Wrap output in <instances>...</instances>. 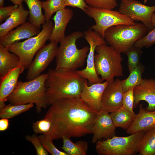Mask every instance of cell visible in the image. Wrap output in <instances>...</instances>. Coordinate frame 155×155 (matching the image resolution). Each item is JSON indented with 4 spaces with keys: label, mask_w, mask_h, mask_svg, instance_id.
<instances>
[{
    "label": "cell",
    "mask_w": 155,
    "mask_h": 155,
    "mask_svg": "<svg viewBox=\"0 0 155 155\" xmlns=\"http://www.w3.org/2000/svg\"><path fill=\"white\" fill-rule=\"evenodd\" d=\"M84 37L88 43L89 50L87 57L86 68L77 71L82 78L88 80L91 85L102 82L103 81L96 73L94 66V55L96 47L106 44L104 39L97 33L89 29L84 32Z\"/></svg>",
    "instance_id": "obj_10"
},
{
    "label": "cell",
    "mask_w": 155,
    "mask_h": 155,
    "mask_svg": "<svg viewBox=\"0 0 155 155\" xmlns=\"http://www.w3.org/2000/svg\"><path fill=\"white\" fill-rule=\"evenodd\" d=\"M119 11L135 21H141L149 31L154 28L152 19L155 5L148 6L137 0H127L121 1Z\"/></svg>",
    "instance_id": "obj_11"
},
{
    "label": "cell",
    "mask_w": 155,
    "mask_h": 155,
    "mask_svg": "<svg viewBox=\"0 0 155 155\" xmlns=\"http://www.w3.org/2000/svg\"><path fill=\"white\" fill-rule=\"evenodd\" d=\"M65 7L64 0H47L42 2V8L44 11L45 22L50 20L54 13Z\"/></svg>",
    "instance_id": "obj_29"
},
{
    "label": "cell",
    "mask_w": 155,
    "mask_h": 155,
    "mask_svg": "<svg viewBox=\"0 0 155 155\" xmlns=\"http://www.w3.org/2000/svg\"><path fill=\"white\" fill-rule=\"evenodd\" d=\"M4 3V0H0V7H3Z\"/></svg>",
    "instance_id": "obj_42"
},
{
    "label": "cell",
    "mask_w": 155,
    "mask_h": 155,
    "mask_svg": "<svg viewBox=\"0 0 155 155\" xmlns=\"http://www.w3.org/2000/svg\"><path fill=\"white\" fill-rule=\"evenodd\" d=\"M38 137L44 149L52 155H68L64 151L58 149L54 144L53 140L49 137L43 134Z\"/></svg>",
    "instance_id": "obj_32"
},
{
    "label": "cell",
    "mask_w": 155,
    "mask_h": 155,
    "mask_svg": "<svg viewBox=\"0 0 155 155\" xmlns=\"http://www.w3.org/2000/svg\"><path fill=\"white\" fill-rule=\"evenodd\" d=\"M45 82L49 105L60 99L80 97L86 79L77 70L50 69Z\"/></svg>",
    "instance_id": "obj_2"
},
{
    "label": "cell",
    "mask_w": 155,
    "mask_h": 155,
    "mask_svg": "<svg viewBox=\"0 0 155 155\" xmlns=\"http://www.w3.org/2000/svg\"><path fill=\"white\" fill-rule=\"evenodd\" d=\"M146 132L140 131L126 137L115 135L97 142L96 150L100 155H134L138 153L140 143Z\"/></svg>",
    "instance_id": "obj_8"
},
{
    "label": "cell",
    "mask_w": 155,
    "mask_h": 155,
    "mask_svg": "<svg viewBox=\"0 0 155 155\" xmlns=\"http://www.w3.org/2000/svg\"><path fill=\"white\" fill-rule=\"evenodd\" d=\"M109 114L116 128L120 127L126 130L131 125L137 115L123 106Z\"/></svg>",
    "instance_id": "obj_23"
},
{
    "label": "cell",
    "mask_w": 155,
    "mask_h": 155,
    "mask_svg": "<svg viewBox=\"0 0 155 155\" xmlns=\"http://www.w3.org/2000/svg\"><path fill=\"white\" fill-rule=\"evenodd\" d=\"M29 11L22 5L19 6L5 21L0 25V38L5 36L14 28L26 22Z\"/></svg>",
    "instance_id": "obj_21"
},
{
    "label": "cell",
    "mask_w": 155,
    "mask_h": 155,
    "mask_svg": "<svg viewBox=\"0 0 155 155\" xmlns=\"http://www.w3.org/2000/svg\"><path fill=\"white\" fill-rule=\"evenodd\" d=\"M73 16V10L65 8L56 12L53 18L54 27L49 39L50 41L60 42L65 37V31L67 26Z\"/></svg>",
    "instance_id": "obj_18"
},
{
    "label": "cell",
    "mask_w": 155,
    "mask_h": 155,
    "mask_svg": "<svg viewBox=\"0 0 155 155\" xmlns=\"http://www.w3.org/2000/svg\"><path fill=\"white\" fill-rule=\"evenodd\" d=\"M121 1H125V0H121Z\"/></svg>",
    "instance_id": "obj_44"
},
{
    "label": "cell",
    "mask_w": 155,
    "mask_h": 155,
    "mask_svg": "<svg viewBox=\"0 0 155 155\" xmlns=\"http://www.w3.org/2000/svg\"><path fill=\"white\" fill-rule=\"evenodd\" d=\"M84 12L95 21V24L89 29L93 30L104 38L105 31L111 27L120 24L133 25L136 23L131 18L113 9L88 6Z\"/></svg>",
    "instance_id": "obj_9"
},
{
    "label": "cell",
    "mask_w": 155,
    "mask_h": 155,
    "mask_svg": "<svg viewBox=\"0 0 155 155\" xmlns=\"http://www.w3.org/2000/svg\"><path fill=\"white\" fill-rule=\"evenodd\" d=\"M9 125L8 119L1 118L0 120V131H4L8 128Z\"/></svg>",
    "instance_id": "obj_39"
},
{
    "label": "cell",
    "mask_w": 155,
    "mask_h": 155,
    "mask_svg": "<svg viewBox=\"0 0 155 155\" xmlns=\"http://www.w3.org/2000/svg\"><path fill=\"white\" fill-rule=\"evenodd\" d=\"M109 113L100 110L98 113L92 129L93 143L112 138L115 136V129Z\"/></svg>",
    "instance_id": "obj_14"
},
{
    "label": "cell",
    "mask_w": 155,
    "mask_h": 155,
    "mask_svg": "<svg viewBox=\"0 0 155 155\" xmlns=\"http://www.w3.org/2000/svg\"><path fill=\"white\" fill-rule=\"evenodd\" d=\"M149 30L143 23L120 24L111 27L105 31L104 39L110 46L119 53H125Z\"/></svg>",
    "instance_id": "obj_5"
},
{
    "label": "cell",
    "mask_w": 155,
    "mask_h": 155,
    "mask_svg": "<svg viewBox=\"0 0 155 155\" xmlns=\"http://www.w3.org/2000/svg\"><path fill=\"white\" fill-rule=\"evenodd\" d=\"M142 52L141 48L134 45L129 49L125 53L127 56V65L130 73L140 64V60Z\"/></svg>",
    "instance_id": "obj_30"
},
{
    "label": "cell",
    "mask_w": 155,
    "mask_h": 155,
    "mask_svg": "<svg viewBox=\"0 0 155 155\" xmlns=\"http://www.w3.org/2000/svg\"><path fill=\"white\" fill-rule=\"evenodd\" d=\"M19 5H14L0 7V22L6 20L12 14L13 11L17 8Z\"/></svg>",
    "instance_id": "obj_37"
},
{
    "label": "cell",
    "mask_w": 155,
    "mask_h": 155,
    "mask_svg": "<svg viewBox=\"0 0 155 155\" xmlns=\"http://www.w3.org/2000/svg\"><path fill=\"white\" fill-rule=\"evenodd\" d=\"M94 66L97 74L103 81L110 82L115 77L123 75L121 53L106 44L97 46L95 49Z\"/></svg>",
    "instance_id": "obj_7"
},
{
    "label": "cell",
    "mask_w": 155,
    "mask_h": 155,
    "mask_svg": "<svg viewBox=\"0 0 155 155\" xmlns=\"http://www.w3.org/2000/svg\"><path fill=\"white\" fill-rule=\"evenodd\" d=\"M7 48L0 44V78L20 66V60L16 55L11 53Z\"/></svg>",
    "instance_id": "obj_22"
},
{
    "label": "cell",
    "mask_w": 155,
    "mask_h": 155,
    "mask_svg": "<svg viewBox=\"0 0 155 155\" xmlns=\"http://www.w3.org/2000/svg\"><path fill=\"white\" fill-rule=\"evenodd\" d=\"M29 9V21L40 29L45 22L42 13V2L39 0H24Z\"/></svg>",
    "instance_id": "obj_24"
},
{
    "label": "cell",
    "mask_w": 155,
    "mask_h": 155,
    "mask_svg": "<svg viewBox=\"0 0 155 155\" xmlns=\"http://www.w3.org/2000/svg\"><path fill=\"white\" fill-rule=\"evenodd\" d=\"M86 79L80 95V98L90 107L98 113L101 110V100L104 91L108 84L104 82L88 85Z\"/></svg>",
    "instance_id": "obj_16"
},
{
    "label": "cell",
    "mask_w": 155,
    "mask_h": 155,
    "mask_svg": "<svg viewBox=\"0 0 155 155\" xmlns=\"http://www.w3.org/2000/svg\"><path fill=\"white\" fill-rule=\"evenodd\" d=\"M40 32L39 29L30 22H26L0 38V44L7 48L21 40L34 36Z\"/></svg>",
    "instance_id": "obj_17"
},
{
    "label": "cell",
    "mask_w": 155,
    "mask_h": 155,
    "mask_svg": "<svg viewBox=\"0 0 155 155\" xmlns=\"http://www.w3.org/2000/svg\"><path fill=\"white\" fill-rule=\"evenodd\" d=\"M84 36V33L75 31L65 36L60 42L56 57V68L75 70L83 66L89 47L84 46L79 49L76 43L77 40Z\"/></svg>",
    "instance_id": "obj_4"
},
{
    "label": "cell",
    "mask_w": 155,
    "mask_h": 155,
    "mask_svg": "<svg viewBox=\"0 0 155 155\" xmlns=\"http://www.w3.org/2000/svg\"><path fill=\"white\" fill-rule=\"evenodd\" d=\"M26 140L30 142L34 146L37 155H48L49 152L44 148L38 137L36 134L25 137Z\"/></svg>",
    "instance_id": "obj_35"
},
{
    "label": "cell",
    "mask_w": 155,
    "mask_h": 155,
    "mask_svg": "<svg viewBox=\"0 0 155 155\" xmlns=\"http://www.w3.org/2000/svg\"><path fill=\"white\" fill-rule=\"evenodd\" d=\"M133 108H136L142 100L146 101L145 108L149 111H155V80L143 79L140 84L133 89Z\"/></svg>",
    "instance_id": "obj_15"
},
{
    "label": "cell",
    "mask_w": 155,
    "mask_h": 155,
    "mask_svg": "<svg viewBox=\"0 0 155 155\" xmlns=\"http://www.w3.org/2000/svg\"><path fill=\"white\" fill-rule=\"evenodd\" d=\"M147 0H144V3H146L147 2Z\"/></svg>",
    "instance_id": "obj_43"
},
{
    "label": "cell",
    "mask_w": 155,
    "mask_h": 155,
    "mask_svg": "<svg viewBox=\"0 0 155 155\" xmlns=\"http://www.w3.org/2000/svg\"><path fill=\"white\" fill-rule=\"evenodd\" d=\"M47 73L41 74L27 82L18 81V85L7 100L12 105L34 104L38 113L49 105L46 94L45 82Z\"/></svg>",
    "instance_id": "obj_3"
},
{
    "label": "cell",
    "mask_w": 155,
    "mask_h": 155,
    "mask_svg": "<svg viewBox=\"0 0 155 155\" xmlns=\"http://www.w3.org/2000/svg\"><path fill=\"white\" fill-rule=\"evenodd\" d=\"M24 69L23 67L19 66L0 78V102H5L7 101V97L16 87L19 76Z\"/></svg>",
    "instance_id": "obj_20"
},
{
    "label": "cell",
    "mask_w": 155,
    "mask_h": 155,
    "mask_svg": "<svg viewBox=\"0 0 155 155\" xmlns=\"http://www.w3.org/2000/svg\"><path fill=\"white\" fill-rule=\"evenodd\" d=\"M144 69V66L140 63L130 73L129 76L127 78L121 80L124 92L131 88H134L140 84L143 79L142 76Z\"/></svg>",
    "instance_id": "obj_27"
},
{
    "label": "cell",
    "mask_w": 155,
    "mask_h": 155,
    "mask_svg": "<svg viewBox=\"0 0 155 155\" xmlns=\"http://www.w3.org/2000/svg\"><path fill=\"white\" fill-rule=\"evenodd\" d=\"M108 82L102 95L101 110L110 113L122 106L124 92L119 79Z\"/></svg>",
    "instance_id": "obj_13"
},
{
    "label": "cell",
    "mask_w": 155,
    "mask_h": 155,
    "mask_svg": "<svg viewBox=\"0 0 155 155\" xmlns=\"http://www.w3.org/2000/svg\"><path fill=\"white\" fill-rule=\"evenodd\" d=\"M155 43V27L148 31L147 34L137 40L134 45L142 48L144 47L148 48Z\"/></svg>",
    "instance_id": "obj_34"
},
{
    "label": "cell",
    "mask_w": 155,
    "mask_h": 155,
    "mask_svg": "<svg viewBox=\"0 0 155 155\" xmlns=\"http://www.w3.org/2000/svg\"><path fill=\"white\" fill-rule=\"evenodd\" d=\"M89 6L113 10L117 5V0H85Z\"/></svg>",
    "instance_id": "obj_33"
},
{
    "label": "cell",
    "mask_w": 155,
    "mask_h": 155,
    "mask_svg": "<svg viewBox=\"0 0 155 155\" xmlns=\"http://www.w3.org/2000/svg\"><path fill=\"white\" fill-rule=\"evenodd\" d=\"M33 106L32 103L18 105L9 104L0 110V117L8 119L12 118L28 111Z\"/></svg>",
    "instance_id": "obj_28"
},
{
    "label": "cell",
    "mask_w": 155,
    "mask_h": 155,
    "mask_svg": "<svg viewBox=\"0 0 155 155\" xmlns=\"http://www.w3.org/2000/svg\"><path fill=\"white\" fill-rule=\"evenodd\" d=\"M50 105L44 117L52 123L53 140L92 133L98 113L80 97L58 99Z\"/></svg>",
    "instance_id": "obj_1"
},
{
    "label": "cell",
    "mask_w": 155,
    "mask_h": 155,
    "mask_svg": "<svg viewBox=\"0 0 155 155\" xmlns=\"http://www.w3.org/2000/svg\"><path fill=\"white\" fill-rule=\"evenodd\" d=\"M138 153L141 155H155V127L145 133L140 143Z\"/></svg>",
    "instance_id": "obj_26"
},
{
    "label": "cell",
    "mask_w": 155,
    "mask_h": 155,
    "mask_svg": "<svg viewBox=\"0 0 155 155\" xmlns=\"http://www.w3.org/2000/svg\"><path fill=\"white\" fill-rule=\"evenodd\" d=\"M154 127L155 111H148L141 104L138 114L132 124L126 130V133L131 134L142 131L146 132Z\"/></svg>",
    "instance_id": "obj_19"
},
{
    "label": "cell",
    "mask_w": 155,
    "mask_h": 155,
    "mask_svg": "<svg viewBox=\"0 0 155 155\" xmlns=\"http://www.w3.org/2000/svg\"><path fill=\"white\" fill-rule=\"evenodd\" d=\"M152 21L153 26L154 27H155V12H154L153 15Z\"/></svg>",
    "instance_id": "obj_41"
},
{
    "label": "cell",
    "mask_w": 155,
    "mask_h": 155,
    "mask_svg": "<svg viewBox=\"0 0 155 155\" xmlns=\"http://www.w3.org/2000/svg\"><path fill=\"white\" fill-rule=\"evenodd\" d=\"M64 2L66 7L69 6L77 7L84 12L88 6L85 0H64Z\"/></svg>",
    "instance_id": "obj_38"
},
{
    "label": "cell",
    "mask_w": 155,
    "mask_h": 155,
    "mask_svg": "<svg viewBox=\"0 0 155 155\" xmlns=\"http://www.w3.org/2000/svg\"><path fill=\"white\" fill-rule=\"evenodd\" d=\"M62 139L63 144L60 148L68 155H86L88 145L86 142L79 140L73 143L70 138L65 136H63Z\"/></svg>",
    "instance_id": "obj_25"
},
{
    "label": "cell",
    "mask_w": 155,
    "mask_h": 155,
    "mask_svg": "<svg viewBox=\"0 0 155 155\" xmlns=\"http://www.w3.org/2000/svg\"><path fill=\"white\" fill-rule=\"evenodd\" d=\"M54 27V24L51 20L46 21L37 35L23 42L15 43L7 47L10 52L19 57L20 66L24 69L28 68L37 52L49 40Z\"/></svg>",
    "instance_id": "obj_6"
},
{
    "label": "cell",
    "mask_w": 155,
    "mask_h": 155,
    "mask_svg": "<svg viewBox=\"0 0 155 155\" xmlns=\"http://www.w3.org/2000/svg\"><path fill=\"white\" fill-rule=\"evenodd\" d=\"M57 43L55 41H50L37 52L28 68L26 76L28 81L39 76L56 57L59 48Z\"/></svg>",
    "instance_id": "obj_12"
},
{
    "label": "cell",
    "mask_w": 155,
    "mask_h": 155,
    "mask_svg": "<svg viewBox=\"0 0 155 155\" xmlns=\"http://www.w3.org/2000/svg\"><path fill=\"white\" fill-rule=\"evenodd\" d=\"M134 88L129 89L123 94L122 106L130 112L134 113L133 104L134 96L133 94Z\"/></svg>",
    "instance_id": "obj_36"
},
{
    "label": "cell",
    "mask_w": 155,
    "mask_h": 155,
    "mask_svg": "<svg viewBox=\"0 0 155 155\" xmlns=\"http://www.w3.org/2000/svg\"><path fill=\"white\" fill-rule=\"evenodd\" d=\"M11 1L14 5H22V3L24 0H9Z\"/></svg>",
    "instance_id": "obj_40"
},
{
    "label": "cell",
    "mask_w": 155,
    "mask_h": 155,
    "mask_svg": "<svg viewBox=\"0 0 155 155\" xmlns=\"http://www.w3.org/2000/svg\"><path fill=\"white\" fill-rule=\"evenodd\" d=\"M32 128L35 133L45 135L53 140L52 124L48 119L44 117L42 119L34 123H32Z\"/></svg>",
    "instance_id": "obj_31"
}]
</instances>
